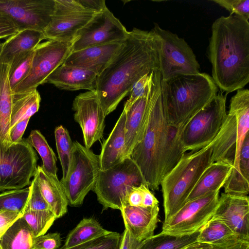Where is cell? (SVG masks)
Listing matches in <instances>:
<instances>
[{
    "mask_svg": "<svg viewBox=\"0 0 249 249\" xmlns=\"http://www.w3.org/2000/svg\"><path fill=\"white\" fill-rule=\"evenodd\" d=\"M158 44L152 30L134 28L128 32L120 49L97 77L95 91L106 117L139 79L159 69Z\"/></svg>",
    "mask_w": 249,
    "mask_h": 249,
    "instance_id": "cell-1",
    "label": "cell"
},
{
    "mask_svg": "<svg viewBox=\"0 0 249 249\" xmlns=\"http://www.w3.org/2000/svg\"><path fill=\"white\" fill-rule=\"evenodd\" d=\"M208 55L212 78L226 94L249 82V22L235 14L217 18L212 26Z\"/></svg>",
    "mask_w": 249,
    "mask_h": 249,
    "instance_id": "cell-2",
    "label": "cell"
},
{
    "mask_svg": "<svg viewBox=\"0 0 249 249\" xmlns=\"http://www.w3.org/2000/svg\"><path fill=\"white\" fill-rule=\"evenodd\" d=\"M161 80L159 70L151 73L147 123L130 156L152 190H158L162 179V149L168 124L162 104Z\"/></svg>",
    "mask_w": 249,
    "mask_h": 249,
    "instance_id": "cell-3",
    "label": "cell"
},
{
    "mask_svg": "<svg viewBox=\"0 0 249 249\" xmlns=\"http://www.w3.org/2000/svg\"><path fill=\"white\" fill-rule=\"evenodd\" d=\"M162 104L170 124L184 126L217 95V86L206 73L161 80Z\"/></svg>",
    "mask_w": 249,
    "mask_h": 249,
    "instance_id": "cell-4",
    "label": "cell"
},
{
    "mask_svg": "<svg viewBox=\"0 0 249 249\" xmlns=\"http://www.w3.org/2000/svg\"><path fill=\"white\" fill-rule=\"evenodd\" d=\"M213 141L207 146L184 154L160 182L164 221L170 219L186 202L205 170L212 163Z\"/></svg>",
    "mask_w": 249,
    "mask_h": 249,
    "instance_id": "cell-5",
    "label": "cell"
},
{
    "mask_svg": "<svg viewBox=\"0 0 249 249\" xmlns=\"http://www.w3.org/2000/svg\"><path fill=\"white\" fill-rule=\"evenodd\" d=\"M146 184L142 173L131 157L111 168L100 170L93 191L103 210H121L125 205L126 195L133 186Z\"/></svg>",
    "mask_w": 249,
    "mask_h": 249,
    "instance_id": "cell-6",
    "label": "cell"
},
{
    "mask_svg": "<svg viewBox=\"0 0 249 249\" xmlns=\"http://www.w3.org/2000/svg\"><path fill=\"white\" fill-rule=\"evenodd\" d=\"M100 170L99 155L77 141L73 142L71 158L66 177L60 180L68 205L79 207L93 191Z\"/></svg>",
    "mask_w": 249,
    "mask_h": 249,
    "instance_id": "cell-7",
    "label": "cell"
},
{
    "mask_svg": "<svg viewBox=\"0 0 249 249\" xmlns=\"http://www.w3.org/2000/svg\"><path fill=\"white\" fill-rule=\"evenodd\" d=\"M227 94L218 92L214 98L184 125L181 140L184 151L199 150L216 137L226 118Z\"/></svg>",
    "mask_w": 249,
    "mask_h": 249,
    "instance_id": "cell-8",
    "label": "cell"
},
{
    "mask_svg": "<svg viewBox=\"0 0 249 249\" xmlns=\"http://www.w3.org/2000/svg\"><path fill=\"white\" fill-rule=\"evenodd\" d=\"M152 30L159 39V70L162 80L200 72L196 55L184 39L162 29L156 23Z\"/></svg>",
    "mask_w": 249,
    "mask_h": 249,
    "instance_id": "cell-9",
    "label": "cell"
},
{
    "mask_svg": "<svg viewBox=\"0 0 249 249\" xmlns=\"http://www.w3.org/2000/svg\"><path fill=\"white\" fill-rule=\"evenodd\" d=\"M37 156L26 140L5 147L0 142V191L29 185L36 170Z\"/></svg>",
    "mask_w": 249,
    "mask_h": 249,
    "instance_id": "cell-10",
    "label": "cell"
},
{
    "mask_svg": "<svg viewBox=\"0 0 249 249\" xmlns=\"http://www.w3.org/2000/svg\"><path fill=\"white\" fill-rule=\"evenodd\" d=\"M219 191H213L187 201L168 221L161 232L174 236L199 231L212 218L218 203Z\"/></svg>",
    "mask_w": 249,
    "mask_h": 249,
    "instance_id": "cell-11",
    "label": "cell"
},
{
    "mask_svg": "<svg viewBox=\"0 0 249 249\" xmlns=\"http://www.w3.org/2000/svg\"><path fill=\"white\" fill-rule=\"evenodd\" d=\"M71 41L48 40L35 49L32 68L28 76L12 90L19 94L36 89L71 52Z\"/></svg>",
    "mask_w": 249,
    "mask_h": 249,
    "instance_id": "cell-12",
    "label": "cell"
},
{
    "mask_svg": "<svg viewBox=\"0 0 249 249\" xmlns=\"http://www.w3.org/2000/svg\"><path fill=\"white\" fill-rule=\"evenodd\" d=\"M51 21L43 33L44 39L71 41L96 13L83 6L77 0H54Z\"/></svg>",
    "mask_w": 249,
    "mask_h": 249,
    "instance_id": "cell-13",
    "label": "cell"
},
{
    "mask_svg": "<svg viewBox=\"0 0 249 249\" xmlns=\"http://www.w3.org/2000/svg\"><path fill=\"white\" fill-rule=\"evenodd\" d=\"M128 32L120 21L107 8L96 13L76 34L71 45V52L89 47L123 42Z\"/></svg>",
    "mask_w": 249,
    "mask_h": 249,
    "instance_id": "cell-14",
    "label": "cell"
},
{
    "mask_svg": "<svg viewBox=\"0 0 249 249\" xmlns=\"http://www.w3.org/2000/svg\"><path fill=\"white\" fill-rule=\"evenodd\" d=\"M54 0H0V11L19 31L32 29L43 32L54 9Z\"/></svg>",
    "mask_w": 249,
    "mask_h": 249,
    "instance_id": "cell-15",
    "label": "cell"
},
{
    "mask_svg": "<svg viewBox=\"0 0 249 249\" xmlns=\"http://www.w3.org/2000/svg\"><path fill=\"white\" fill-rule=\"evenodd\" d=\"M72 108L74 120L82 129L84 146L90 149L102 139L105 126L106 116L95 90L78 95L73 101Z\"/></svg>",
    "mask_w": 249,
    "mask_h": 249,
    "instance_id": "cell-16",
    "label": "cell"
},
{
    "mask_svg": "<svg viewBox=\"0 0 249 249\" xmlns=\"http://www.w3.org/2000/svg\"><path fill=\"white\" fill-rule=\"evenodd\" d=\"M212 218L225 223L239 238L249 240L248 196L222 193Z\"/></svg>",
    "mask_w": 249,
    "mask_h": 249,
    "instance_id": "cell-17",
    "label": "cell"
},
{
    "mask_svg": "<svg viewBox=\"0 0 249 249\" xmlns=\"http://www.w3.org/2000/svg\"><path fill=\"white\" fill-rule=\"evenodd\" d=\"M124 41L90 47L71 52L63 64L88 70L98 75L109 63Z\"/></svg>",
    "mask_w": 249,
    "mask_h": 249,
    "instance_id": "cell-18",
    "label": "cell"
},
{
    "mask_svg": "<svg viewBox=\"0 0 249 249\" xmlns=\"http://www.w3.org/2000/svg\"><path fill=\"white\" fill-rule=\"evenodd\" d=\"M158 206L145 208L125 205L120 210L125 229L135 240L142 242L154 235L159 221Z\"/></svg>",
    "mask_w": 249,
    "mask_h": 249,
    "instance_id": "cell-19",
    "label": "cell"
},
{
    "mask_svg": "<svg viewBox=\"0 0 249 249\" xmlns=\"http://www.w3.org/2000/svg\"><path fill=\"white\" fill-rule=\"evenodd\" d=\"M97 76L88 70L62 64L48 76L44 83L68 90L95 91Z\"/></svg>",
    "mask_w": 249,
    "mask_h": 249,
    "instance_id": "cell-20",
    "label": "cell"
},
{
    "mask_svg": "<svg viewBox=\"0 0 249 249\" xmlns=\"http://www.w3.org/2000/svg\"><path fill=\"white\" fill-rule=\"evenodd\" d=\"M148 94L139 98L124 110L126 116L124 159L130 157L133 149L142 138L148 118Z\"/></svg>",
    "mask_w": 249,
    "mask_h": 249,
    "instance_id": "cell-21",
    "label": "cell"
},
{
    "mask_svg": "<svg viewBox=\"0 0 249 249\" xmlns=\"http://www.w3.org/2000/svg\"><path fill=\"white\" fill-rule=\"evenodd\" d=\"M34 178L44 198L56 218L64 215L67 212L68 203L57 176L46 172L41 166H38Z\"/></svg>",
    "mask_w": 249,
    "mask_h": 249,
    "instance_id": "cell-22",
    "label": "cell"
},
{
    "mask_svg": "<svg viewBox=\"0 0 249 249\" xmlns=\"http://www.w3.org/2000/svg\"><path fill=\"white\" fill-rule=\"evenodd\" d=\"M229 113L235 115L237 123V140L232 170L239 172L241 149L249 134V90L239 89L230 101Z\"/></svg>",
    "mask_w": 249,
    "mask_h": 249,
    "instance_id": "cell-23",
    "label": "cell"
},
{
    "mask_svg": "<svg viewBox=\"0 0 249 249\" xmlns=\"http://www.w3.org/2000/svg\"><path fill=\"white\" fill-rule=\"evenodd\" d=\"M125 111L123 110L108 138L102 144L100 170L108 169L124 160Z\"/></svg>",
    "mask_w": 249,
    "mask_h": 249,
    "instance_id": "cell-24",
    "label": "cell"
},
{
    "mask_svg": "<svg viewBox=\"0 0 249 249\" xmlns=\"http://www.w3.org/2000/svg\"><path fill=\"white\" fill-rule=\"evenodd\" d=\"M232 168L233 163L231 162L217 161L212 163L201 175L188 196L187 201L213 191H220L223 187Z\"/></svg>",
    "mask_w": 249,
    "mask_h": 249,
    "instance_id": "cell-25",
    "label": "cell"
},
{
    "mask_svg": "<svg viewBox=\"0 0 249 249\" xmlns=\"http://www.w3.org/2000/svg\"><path fill=\"white\" fill-rule=\"evenodd\" d=\"M237 140V123L235 115L227 113L225 120L213 142V162L226 161L233 163Z\"/></svg>",
    "mask_w": 249,
    "mask_h": 249,
    "instance_id": "cell-26",
    "label": "cell"
},
{
    "mask_svg": "<svg viewBox=\"0 0 249 249\" xmlns=\"http://www.w3.org/2000/svg\"><path fill=\"white\" fill-rule=\"evenodd\" d=\"M44 39L43 33L32 29L19 31L4 42L0 63L10 64L16 56L33 50Z\"/></svg>",
    "mask_w": 249,
    "mask_h": 249,
    "instance_id": "cell-27",
    "label": "cell"
},
{
    "mask_svg": "<svg viewBox=\"0 0 249 249\" xmlns=\"http://www.w3.org/2000/svg\"><path fill=\"white\" fill-rule=\"evenodd\" d=\"M10 64L0 63V142L4 146L11 144L10 122L13 93L8 72Z\"/></svg>",
    "mask_w": 249,
    "mask_h": 249,
    "instance_id": "cell-28",
    "label": "cell"
},
{
    "mask_svg": "<svg viewBox=\"0 0 249 249\" xmlns=\"http://www.w3.org/2000/svg\"><path fill=\"white\" fill-rule=\"evenodd\" d=\"M183 126L169 123L167 125L162 149V178L185 153L181 140Z\"/></svg>",
    "mask_w": 249,
    "mask_h": 249,
    "instance_id": "cell-29",
    "label": "cell"
},
{
    "mask_svg": "<svg viewBox=\"0 0 249 249\" xmlns=\"http://www.w3.org/2000/svg\"><path fill=\"white\" fill-rule=\"evenodd\" d=\"M35 236L27 222L21 216L0 238L2 249H34Z\"/></svg>",
    "mask_w": 249,
    "mask_h": 249,
    "instance_id": "cell-30",
    "label": "cell"
},
{
    "mask_svg": "<svg viewBox=\"0 0 249 249\" xmlns=\"http://www.w3.org/2000/svg\"><path fill=\"white\" fill-rule=\"evenodd\" d=\"M41 97L37 89L13 94L10 115V129L18 123L30 118L38 111Z\"/></svg>",
    "mask_w": 249,
    "mask_h": 249,
    "instance_id": "cell-31",
    "label": "cell"
},
{
    "mask_svg": "<svg viewBox=\"0 0 249 249\" xmlns=\"http://www.w3.org/2000/svg\"><path fill=\"white\" fill-rule=\"evenodd\" d=\"M93 218H84L69 233L63 249L70 248L109 233Z\"/></svg>",
    "mask_w": 249,
    "mask_h": 249,
    "instance_id": "cell-32",
    "label": "cell"
},
{
    "mask_svg": "<svg viewBox=\"0 0 249 249\" xmlns=\"http://www.w3.org/2000/svg\"><path fill=\"white\" fill-rule=\"evenodd\" d=\"M198 233L174 236L160 232L143 240L137 249H182L196 242Z\"/></svg>",
    "mask_w": 249,
    "mask_h": 249,
    "instance_id": "cell-33",
    "label": "cell"
},
{
    "mask_svg": "<svg viewBox=\"0 0 249 249\" xmlns=\"http://www.w3.org/2000/svg\"><path fill=\"white\" fill-rule=\"evenodd\" d=\"M235 238L239 237L225 223L212 218L199 231L196 242L213 245Z\"/></svg>",
    "mask_w": 249,
    "mask_h": 249,
    "instance_id": "cell-34",
    "label": "cell"
},
{
    "mask_svg": "<svg viewBox=\"0 0 249 249\" xmlns=\"http://www.w3.org/2000/svg\"><path fill=\"white\" fill-rule=\"evenodd\" d=\"M26 140L40 155L42 160V169L48 173L57 176L55 155L41 133L38 130H33Z\"/></svg>",
    "mask_w": 249,
    "mask_h": 249,
    "instance_id": "cell-35",
    "label": "cell"
},
{
    "mask_svg": "<svg viewBox=\"0 0 249 249\" xmlns=\"http://www.w3.org/2000/svg\"><path fill=\"white\" fill-rule=\"evenodd\" d=\"M35 49L22 53L12 60L10 64L8 79L12 90L29 74L32 68Z\"/></svg>",
    "mask_w": 249,
    "mask_h": 249,
    "instance_id": "cell-36",
    "label": "cell"
},
{
    "mask_svg": "<svg viewBox=\"0 0 249 249\" xmlns=\"http://www.w3.org/2000/svg\"><path fill=\"white\" fill-rule=\"evenodd\" d=\"M54 136L58 158L62 169V178H64L71 163L73 142L67 129L61 125L55 128Z\"/></svg>",
    "mask_w": 249,
    "mask_h": 249,
    "instance_id": "cell-37",
    "label": "cell"
},
{
    "mask_svg": "<svg viewBox=\"0 0 249 249\" xmlns=\"http://www.w3.org/2000/svg\"><path fill=\"white\" fill-rule=\"evenodd\" d=\"M22 216L32 230L36 237L45 234L57 219L50 210L26 211L24 212Z\"/></svg>",
    "mask_w": 249,
    "mask_h": 249,
    "instance_id": "cell-38",
    "label": "cell"
},
{
    "mask_svg": "<svg viewBox=\"0 0 249 249\" xmlns=\"http://www.w3.org/2000/svg\"><path fill=\"white\" fill-rule=\"evenodd\" d=\"M30 193L29 187L9 190L0 194V211L23 213Z\"/></svg>",
    "mask_w": 249,
    "mask_h": 249,
    "instance_id": "cell-39",
    "label": "cell"
},
{
    "mask_svg": "<svg viewBox=\"0 0 249 249\" xmlns=\"http://www.w3.org/2000/svg\"><path fill=\"white\" fill-rule=\"evenodd\" d=\"M122 235L117 232L111 231L85 243L76 246L58 249H119Z\"/></svg>",
    "mask_w": 249,
    "mask_h": 249,
    "instance_id": "cell-40",
    "label": "cell"
},
{
    "mask_svg": "<svg viewBox=\"0 0 249 249\" xmlns=\"http://www.w3.org/2000/svg\"><path fill=\"white\" fill-rule=\"evenodd\" d=\"M29 188V196L24 212L29 210H51L49 205L44 198L35 178L32 180Z\"/></svg>",
    "mask_w": 249,
    "mask_h": 249,
    "instance_id": "cell-41",
    "label": "cell"
},
{
    "mask_svg": "<svg viewBox=\"0 0 249 249\" xmlns=\"http://www.w3.org/2000/svg\"><path fill=\"white\" fill-rule=\"evenodd\" d=\"M150 80L151 73L144 75L134 84L129 93V98L125 103L123 110H127L139 98L147 96Z\"/></svg>",
    "mask_w": 249,
    "mask_h": 249,
    "instance_id": "cell-42",
    "label": "cell"
},
{
    "mask_svg": "<svg viewBox=\"0 0 249 249\" xmlns=\"http://www.w3.org/2000/svg\"><path fill=\"white\" fill-rule=\"evenodd\" d=\"M230 12V15L240 16L247 20L249 18V0H213Z\"/></svg>",
    "mask_w": 249,
    "mask_h": 249,
    "instance_id": "cell-43",
    "label": "cell"
},
{
    "mask_svg": "<svg viewBox=\"0 0 249 249\" xmlns=\"http://www.w3.org/2000/svg\"><path fill=\"white\" fill-rule=\"evenodd\" d=\"M61 245L60 234L58 232L51 233L36 237L34 249H58Z\"/></svg>",
    "mask_w": 249,
    "mask_h": 249,
    "instance_id": "cell-44",
    "label": "cell"
},
{
    "mask_svg": "<svg viewBox=\"0 0 249 249\" xmlns=\"http://www.w3.org/2000/svg\"><path fill=\"white\" fill-rule=\"evenodd\" d=\"M148 188H149L146 184L132 187L126 195L125 205L142 207L145 192Z\"/></svg>",
    "mask_w": 249,
    "mask_h": 249,
    "instance_id": "cell-45",
    "label": "cell"
},
{
    "mask_svg": "<svg viewBox=\"0 0 249 249\" xmlns=\"http://www.w3.org/2000/svg\"><path fill=\"white\" fill-rule=\"evenodd\" d=\"M18 32V28L12 20L0 11V39L8 38Z\"/></svg>",
    "mask_w": 249,
    "mask_h": 249,
    "instance_id": "cell-46",
    "label": "cell"
},
{
    "mask_svg": "<svg viewBox=\"0 0 249 249\" xmlns=\"http://www.w3.org/2000/svg\"><path fill=\"white\" fill-rule=\"evenodd\" d=\"M22 213L12 211H0V238Z\"/></svg>",
    "mask_w": 249,
    "mask_h": 249,
    "instance_id": "cell-47",
    "label": "cell"
},
{
    "mask_svg": "<svg viewBox=\"0 0 249 249\" xmlns=\"http://www.w3.org/2000/svg\"><path fill=\"white\" fill-rule=\"evenodd\" d=\"M212 246V249H249V240L235 238L223 243Z\"/></svg>",
    "mask_w": 249,
    "mask_h": 249,
    "instance_id": "cell-48",
    "label": "cell"
},
{
    "mask_svg": "<svg viewBox=\"0 0 249 249\" xmlns=\"http://www.w3.org/2000/svg\"><path fill=\"white\" fill-rule=\"evenodd\" d=\"M30 118H27L18 123L10 129V139L11 144L20 142L27 127Z\"/></svg>",
    "mask_w": 249,
    "mask_h": 249,
    "instance_id": "cell-49",
    "label": "cell"
},
{
    "mask_svg": "<svg viewBox=\"0 0 249 249\" xmlns=\"http://www.w3.org/2000/svg\"><path fill=\"white\" fill-rule=\"evenodd\" d=\"M83 6L96 13H100L107 8L104 0H77Z\"/></svg>",
    "mask_w": 249,
    "mask_h": 249,
    "instance_id": "cell-50",
    "label": "cell"
},
{
    "mask_svg": "<svg viewBox=\"0 0 249 249\" xmlns=\"http://www.w3.org/2000/svg\"><path fill=\"white\" fill-rule=\"evenodd\" d=\"M142 242L138 241L134 239L130 234L128 231L125 229L122 234V239L119 249H137Z\"/></svg>",
    "mask_w": 249,
    "mask_h": 249,
    "instance_id": "cell-51",
    "label": "cell"
},
{
    "mask_svg": "<svg viewBox=\"0 0 249 249\" xmlns=\"http://www.w3.org/2000/svg\"><path fill=\"white\" fill-rule=\"evenodd\" d=\"M212 248L213 247L211 245L196 242L182 249H212Z\"/></svg>",
    "mask_w": 249,
    "mask_h": 249,
    "instance_id": "cell-52",
    "label": "cell"
},
{
    "mask_svg": "<svg viewBox=\"0 0 249 249\" xmlns=\"http://www.w3.org/2000/svg\"><path fill=\"white\" fill-rule=\"evenodd\" d=\"M4 42H0V54L1 52Z\"/></svg>",
    "mask_w": 249,
    "mask_h": 249,
    "instance_id": "cell-53",
    "label": "cell"
},
{
    "mask_svg": "<svg viewBox=\"0 0 249 249\" xmlns=\"http://www.w3.org/2000/svg\"><path fill=\"white\" fill-rule=\"evenodd\" d=\"M0 249H2L0 244Z\"/></svg>",
    "mask_w": 249,
    "mask_h": 249,
    "instance_id": "cell-54",
    "label": "cell"
}]
</instances>
